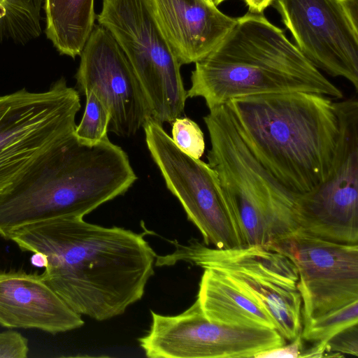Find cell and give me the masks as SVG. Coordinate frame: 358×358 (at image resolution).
I'll return each instance as SVG.
<instances>
[{
	"label": "cell",
	"instance_id": "cell-1",
	"mask_svg": "<svg viewBox=\"0 0 358 358\" xmlns=\"http://www.w3.org/2000/svg\"><path fill=\"white\" fill-rule=\"evenodd\" d=\"M9 240L48 258L41 273L76 313L103 321L143 297L157 255L143 234L62 217L25 225Z\"/></svg>",
	"mask_w": 358,
	"mask_h": 358
},
{
	"label": "cell",
	"instance_id": "cell-2",
	"mask_svg": "<svg viewBox=\"0 0 358 358\" xmlns=\"http://www.w3.org/2000/svg\"><path fill=\"white\" fill-rule=\"evenodd\" d=\"M137 176L127 154L106 137L89 145L75 135L35 159L0 194V236L62 217H83L124 194Z\"/></svg>",
	"mask_w": 358,
	"mask_h": 358
},
{
	"label": "cell",
	"instance_id": "cell-3",
	"mask_svg": "<svg viewBox=\"0 0 358 358\" xmlns=\"http://www.w3.org/2000/svg\"><path fill=\"white\" fill-rule=\"evenodd\" d=\"M260 164L294 196L328 176L339 134L331 98L312 92L253 95L227 103Z\"/></svg>",
	"mask_w": 358,
	"mask_h": 358
},
{
	"label": "cell",
	"instance_id": "cell-4",
	"mask_svg": "<svg viewBox=\"0 0 358 358\" xmlns=\"http://www.w3.org/2000/svg\"><path fill=\"white\" fill-rule=\"evenodd\" d=\"M312 92L341 99L327 79L264 15L248 12L206 57L195 63L189 98L209 110L253 95Z\"/></svg>",
	"mask_w": 358,
	"mask_h": 358
},
{
	"label": "cell",
	"instance_id": "cell-5",
	"mask_svg": "<svg viewBox=\"0 0 358 358\" xmlns=\"http://www.w3.org/2000/svg\"><path fill=\"white\" fill-rule=\"evenodd\" d=\"M215 171L229 204L242 248H268L297 230L295 196L255 159L239 134L227 104L203 117Z\"/></svg>",
	"mask_w": 358,
	"mask_h": 358
},
{
	"label": "cell",
	"instance_id": "cell-6",
	"mask_svg": "<svg viewBox=\"0 0 358 358\" xmlns=\"http://www.w3.org/2000/svg\"><path fill=\"white\" fill-rule=\"evenodd\" d=\"M174 250L158 257L161 266L180 262L203 269L220 271L261 304L272 317L275 329L292 341L301 333L302 301L297 288L299 271L285 255L262 246L219 249L195 238L186 244L171 241Z\"/></svg>",
	"mask_w": 358,
	"mask_h": 358
},
{
	"label": "cell",
	"instance_id": "cell-7",
	"mask_svg": "<svg viewBox=\"0 0 358 358\" xmlns=\"http://www.w3.org/2000/svg\"><path fill=\"white\" fill-rule=\"evenodd\" d=\"M96 19L129 62L152 118L163 124L181 117L187 99L181 64L157 22L152 0H102Z\"/></svg>",
	"mask_w": 358,
	"mask_h": 358
},
{
	"label": "cell",
	"instance_id": "cell-8",
	"mask_svg": "<svg viewBox=\"0 0 358 358\" xmlns=\"http://www.w3.org/2000/svg\"><path fill=\"white\" fill-rule=\"evenodd\" d=\"M80 106L63 77L45 92L0 96V194L39 155L74 134Z\"/></svg>",
	"mask_w": 358,
	"mask_h": 358
},
{
	"label": "cell",
	"instance_id": "cell-9",
	"mask_svg": "<svg viewBox=\"0 0 358 358\" xmlns=\"http://www.w3.org/2000/svg\"><path fill=\"white\" fill-rule=\"evenodd\" d=\"M339 134L328 176L295 196L298 229L320 238L358 244V101L334 102Z\"/></svg>",
	"mask_w": 358,
	"mask_h": 358
},
{
	"label": "cell",
	"instance_id": "cell-10",
	"mask_svg": "<svg viewBox=\"0 0 358 358\" xmlns=\"http://www.w3.org/2000/svg\"><path fill=\"white\" fill-rule=\"evenodd\" d=\"M150 155L169 190L199 230L203 243L219 249L242 248L218 177L208 164L182 151L152 117L143 127Z\"/></svg>",
	"mask_w": 358,
	"mask_h": 358
},
{
	"label": "cell",
	"instance_id": "cell-11",
	"mask_svg": "<svg viewBox=\"0 0 358 358\" xmlns=\"http://www.w3.org/2000/svg\"><path fill=\"white\" fill-rule=\"evenodd\" d=\"M149 331L138 338L150 358H247L280 348L286 340L273 329L232 326L213 322L199 301L182 313L162 315L151 310Z\"/></svg>",
	"mask_w": 358,
	"mask_h": 358
},
{
	"label": "cell",
	"instance_id": "cell-12",
	"mask_svg": "<svg viewBox=\"0 0 358 358\" xmlns=\"http://www.w3.org/2000/svg\"><path fill=\"white\" fill-rule=\"evenodd\" d=\"M271 6L309 61L358 91V24L341 0H273Z\"/></svg>",
	"mask_w": 358,
	"mask_h": 358
},
{
	"label": "cell",
	"instance_id": "cell-13",
	"mask_svg": "<svg viewBox=\"0 0 358 358\" xmlns=\"http://www.w3.org/2000/svg\"><path fill=\"white\" fill-rule=\"evenodd\" d=\"M75 75L83 94L93 91L108 108V130L131 137L152 117L151 109L124 53L104 27L94 24L80 55Z\"/></svg>",
	"mask_w": 358,
	"mask_h": 358
},
{
	"label": "cell",
	"instance_id": "cell-14",
	"mask_svg": "<svg viewBox=\"0 0 358 358\" xmlns=\"http://www.w3.org/2000/svg\"><path fill=\"white\" fill-rule=\"evenodd\" d=\"M84 324L38 272L0 270V326L57 334Z\"/></svg>",
	"mask_w": 358,
	"mask_h": 358
},
{
	"label": "cell",
	"instance_id": "cell-15",
	"mask_svg": "<svg viewBox=\"0 0 358 358\" xmlns=\"http://www.w3.org/2000/svg\"><path fill=\"white\" fill-rule=\"evenodd\" d=\"M157 22L178 61L196 63L210 54L236 22L205 0H152Z\"/></svg>",
	"mask_w": 358,
	"mask_h": 358
},
{
	"label": "cell",
	"instance_id": "cell-16",
	"mask_svg": "<svg viewBox=\"0 0 358 358\" xmlns=\"http://www.w3.org/2000/svg\"><path fill=\"white\" fill-rule=\"evenodd\" d=\"M267 249L287 256L303 280L358 278V244L333 242L297 229Z\"/></svg>",
	"mask_w": 358,
	"mask_h": 358
},
{
	"label": "cell",
	"instance_id": "cell-17",
	"mask_svg": "<svg viewBox=\"0 0 358 358\" xmlns=\"http://www.w3.org/2000/svg\"><path fill=\"white\" fill-rule=\"evenodd\" d=\"M197 299L204 315L213 322L275 329L272 317L264 308L220 271L204 269Z\"/></svg>",
	"mask_w": 358,
	"mask_h": 358
},
{
	"label": "cell",
	"instance_id": "cell-18",
	"mask_svg": "<svg viewBox=\"0 0 358 358\" xmlns=\"http://www.w3.org/2000/svg\"><path fill=\"white\" fill-rule=\"evenodd\" d=\"M45 34L60 55L80 56L96 15L94 0H43Z\"/></svg>",
	"mask_w": 358,
	"mask_h": 358
},
{
	"label": "cell",
	"instance_id": "cell-19",
	"mask_svg": "<svg viewBox=\"0 0 358 358\" xmlns=\"http://www.w3.org/2000/svg\"><path fill=\"white\" fill-rule=\"evenodd\" d=\"M297 288L302 301V323L358 301V278L306 280Z\"/></svg>",
	"mask_w": 358,
	"mask_h": 358
},
{
	"label": "cell",
	"instance_id": "cell-20",
	"mask_svg": "<svg viewBox=\"0 0 358 358\" xmlns=\"http://www.w3.org/2000/svg\"><path fill=\"white\" fill-rule=\"evenodd\" d=\"M3 39L24 45L41 34L42 0H0Z\"/></svg>",
	"mask_w": 358,
	"mask_h": 358
},
{
	"label": "cell",
	"instance_id": "cell-21",
	"mask_svg": "<svg viewBox=\"0 0 358 358\" xmlns=\"http://www.w3.org/2000/svg\"><path fill=\"white\" fill-rule=\"evenodd\" d=\"M358 324V301L302 323L303 340L325 346L343 330Z\"/></svg>",
	"mask_w": 358,
	"mask_h": 358
},
{
	"label": "cell",
	"instance_id": "cell-22",
	"mask_svg": "<svg viewBox=\"0 0 358 358\" xmlns=\"http://www.w3.org/2000/svg\"><path fill=\"white\" fill-rule=\"evenodd\" d=\"M84 94L85 108L80 122L76 125L75 135L80 142L93 145L108 137L110 116L106 106L93 91L89 90Z\"/></svg>",
	"mask_w": 358,
	"mask_h": 358
},
{
	"label": "cell",
	"instance_id": "cell-23",
	"mask_svg": "<svg viewBox=\"0 0 358 358\" xmlns=\"http://www.w3.org/2000/svg\"><path fill=\"white\" fill-rule=\"evenodd\" d=\"M172 140L184 152L200 159L205 150L203 133L189 117H178L173 122Z\"/></svg>",
	"mask_w": 358,
	"mask_h": 358
},
{
	"label": "cell",
	"instance_id": "cell-24",
	"mask_svg": "<svg viewBox=\"0 0 358 358\" xmlns=\"http://www.w3.org/2000/svg\"><path fill=\"white\" fill-rule=\"evenodd\" d=\"M358 324L350 327L330 338L326 345L327 352L358 356Z\"/></svg>",
	"mask_w": 358,
	"mask_h": 358
},
{
	"label": "cell",
	"instance_id": "cell-25",
	"mask_svg": "<svg viewBox=\"0 0 358 358\" xmlns=\"http://www.w3.org/2000/svg\"><path fill=\"white\" fill-rule=\"evenodd\" d=\"M29 343L20 333L8 330L0 332V358H26Z\"/></svg>",
	"mask_w": 358,
	"mask_h": 358
},
{
	"label": "cell",
	"instance_id": "cell-26",
	"mask_svg": "<svg viewBox=\"0 0 358 358\" xmlns=\"http://www.w3.org/2000/svg\"><path fill=\"white\" fill-rule=\"evenodd\" d=\"M302 341L300 334L289 345L285 344L280 348L265 351L257 357H299L302 352Z\"/></svg>",
	"mask_w": 358,
	"mask_h": 358
},
{
	"label": "cell",
	"instance_id": "cell-27",
	"mask_svg": "<svg viewBox=\"0 0 358 358\" xmlns=\"http://www.w3.org/2000/svg\"><path fill=\"white\" fill-rule=\"evenodd\" d=\"M248 7V11L252 13L261 14L271 5L273 0H243Z\"/></svg>",
	"mask_w": 358,
	"mask_h": 358
},
{
	"label": "cell",
	"instance_id": "cell-28",
	"mask_svg": "<svg viewBox=\"0 0 358 358\" xmlns=\"http://www.w3.org/2000/svg\"><path fill=\"white\" fill-rule=\"evenodd\" d=\"M350 18L358 24V0H341Z\"/></svg>",
	"mask_w": 358,
	"mask_h": 358
},
{
	"label": "cell",
	"instance_id": "cell-29",
	"mask_svg": "<svg viewBox=\"0 0 358 358\" xmlns=\"http://www.w3.org/2000/svg\"><path fill=\"white\" fill-rule=\"evenodd\" d=\"M31 264L37 268H45L48 266L47 256L40 252H33L30 259Z\"/></svg>",
	"mask_w": 358,
	"mask_h": 358
},
{
	"label": "cell",
	"instance_id": "cell-30",
	"mask_svg": "<svg viewBox=\"0 0 358 358\" xmlns=\"http://www.w3.org/2000/svg\"><path fill=\"white\" fill-rule=\"evenodd\" d=\"M3 10L0 4V41H2L3 36H2V21H3Z\"/></svg>",
	"mask_w": 358,
	"mask_h": 358
},
{
	"label": "cell",
	"instance_id": "cell-31",
	"mask_svg": "<svg viewBox=\"0 0 358 358\" xmlns=\"http://www.w3.org/2000/svg\"><path fill=\"white\" fill-rule=\"evenodd\" d=\"M213 3L217 6L220 3H221L222 2L226 1V0H211Z\"/></svg>",
	"mask_w": 358,
	"mask_h": 358
},
{
	"label": "cell",
	"instance_id": "cell-32",
	"mask_svg": "<svg viewBox=\"0 0 358 358\" xmlns=\"http://www.w3.org/2000/svg\"><path fill=\"white\" fill-rule=\"evenodd\" d=\"M205 1H208V2H210V3H213V2H212V1H211V0H205Z\"/></svg>",
	"mask_w": 358,
	"mask_h": 358
}]
</instances>
